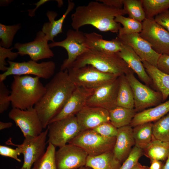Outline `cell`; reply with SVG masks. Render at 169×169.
<instances>
[{"label": "cell", "mask_w": 169, "mask_h": 169, "mask_svg": "<svg viewBox=\"0 0 169 169\" xmlns=\"http://www.w3.org/2000/svg\"><path fill=\"white\" fill-rule=\"evenodd\" d=\"M117 54L126 63L142 82L148 86L153 84L140 58L130 46L122 44L121 50Z\"/></svg>", "instance_id": "obj_21"}, {"label": "cell", "mask_w": 169, "mask_h": 169, "mask_svg": "<svg viewBox=\"0 0 169 169\" xmlns=\"http://www.w3.org/2000/svg\"><path fill=\"white\" fill-rule=\"evenodd\" d=\"M126 14L123 8L108 6L103 3L91 1L87 5L78 6L71 16V26L75 30L90 25L101 32L118 33L121 27L115 17Z\"/></svg>", "instance_id": "obj_2"}, {"label": "cell", "mask_w": 169, "mask_h": 169, "mask_svg": "<svg viewBox=\"0 0 169 169\" xmlns=\"http://www.w3.org/2000/svg\"><path fill=\"white\" fill-rule=\"evenodd\" d=\"M55 147L49 143L44 154L34 164L32 169H57Z\"/></svg>", "instance_id": "obj_33"}, {"label": "cell", "mask_w": 169, "mask_h": 169, "mask_svg": "<svg viewBox=\"0 0 169 169\" xmlns=\"http://www.w3.org/2000/svg\"><path fill=\"white\" fill-rule=\"evenodd\" d=\"M77 169H92L90 167L86 166H83Z\"/></svg>", "instance_id": "obj_51"}, {"label": "cell", "mask_w": 169, "mask_h": 169, "mask_svg": "<svg viewBox=\"0 0 169 169\" xmlns=\"http://www.w3.org/2000/svg\"><path fill=\"white\" fill-rule=\"evenodd\" d=\"M156 67L162 72L169 75V55H161Z\"/></svg>", "instance_id": "obj_43"}, {"label": "cell", "mask_w": 169, "mask_h": 169, "mask_svg": "<svg viewBox=\"0 0 169 169\" xmlns=\"http://www.w3.org/2000/svg\"><path fill=\"white\" fill-rule=\"evenodd\" d=\"M11 2V0H0V5L7 6Z\"/></svg>", "instance_id": "obj_50"}, {"label": "cell", "mask_w": 169, "mask_h": 169, "mask_svg": "<svg viewBox=\"0 0 169 169\" xmlns=\"http://www.w3.org/2000/svg\"><path fill=\"white\" fill-rule=\"evenodd\" d=\"M115 21L123 26L119 29L118 35L140 33L142 30V23L129 17L118 15L115 17Z\"/></svg>", "instance_id": "obj_32"}, {"label": "cell", "mask_w": 169, "mask_h": 169, "mask_svg": "<svg viewBox=\"0 0 169 169\" xmlns=\"http://www.w3.org/2000/svg\"><path fill=\"white\" fill-rule=\"evenodd\" d=\"M142 155L143 150L134 146L119 169H132L138 162L139 159Z\"/></svg>", "instance_id": "obj_37"}, {"label": "cell", "mask_w": 169, "mask_h": 169, "mask_svg": "<svg viewBox=\"0 0 169 169\" xmlns=\"http://www.w3.org/2000/svg\"><path fill=\"white\" fill-rule=\"evenodd\" d=\"M119 77L95 89L87 102L86 105L99 107L109 111L117 106Z\"/></svg>", "instance_id": "obj_16"}, {"label": "cell", "mask_w": 169, "mask_h": 169, "mask_svg": "<svg viewBox=\"0 0 169 169\" xmlns=\"http://www.w3.org/2000/svg\"><path fill=\"white\" fill-rule=\"evenodd\" d=\"M143 155L151 161L166 160L169 153V143L157 140L153 135L151 141L143 149Z\"/></svg>", "instance_id": "obj_27"}, {"label": "cell", "mask_w": 169, "mask_h": 169, "mask_svg": "<svg viewBox=\"0 0 169 169\" xmlns=\"http://www.w3.org/2000/svg\"><path fill=\"white\" fill-rule=\"evenodd\" d=\"M116 138L103 136L90 129L81 131L68 143L80 147L88 156H93L113 150Z\"/></svg>", "instance_id": "obj_7"}, {"label": "cell", "mask_w": 169, "mask_h": 169, "mask_svg": "<svg viewBox=\"0 0 169 169\" xmlns=\"http://www.w3.org/2000/svg\"><path fill=\"white\" fill-rule=\"evenodd\" d=\"M152 131L155 139L169 143V113L153 123Z\"/></svg>", "instance_id": "obj_34"}, {"label": "cell", "mask_w": 169, "mask_h": 169, "mask_svg": "<svg viewBox=\"0 0 169 169\" xmlns=\"http://www.w3.org/2000/svg\"><path fill=\"white\" fill-rule=\"evenodd\" d=\"M88 156L82 148L68 143L56 151L57 169H77L85 166Z\"/></svg>", "instance_id": "obj_14"}, {"label": "cell", "mask_w": 169, "mask_h": 169, "mask_svg": "<svg viewBox=\"0 0 169 169\" xmlns=\"http://www.w3.org/2000/svg\"><path fill=\"white\" fill-rule=\"evenodd\" d=\"M148 166H143L138 162L132 169H148Z\"/></svg>", "instance_id": "obj_48"}, {"label": "cell", "mask_w": 169, "mask_h": 169, "mask_svg": "<svg viewBox=\"0 0 169 169\" xmlns=\"http://www.w3.org/2000/svg\"><path fill=\"white\" fill-rule=\"evenodd\" d=\"M121 165L111 150L97 156H88L85 166L92 169H119Z\"/></svg>", "instance_id": "obj_26"}, {"label": "cell", "mask_w": 169, "mask_h": 169, "mask_svg": "<svg viewBox=\"0 0 169 169\" xmlns=\"http://www.w3.org/2000/svg\"><path fill=\"white\" fill-rule=\"evenodd\" d=\"M100 135L107 137H116L117 128L110 122L103 123L92 129Z\"/></svg>", "instance_id": "obj_39"}, {"label": "cell", "mask_w": 169, "mask_h": 169, "mask_svg": "<svg viewBox=\"0 0 169 169\" xmlns=\"http://www.w3.org/2000/svg\"><path fill=\"white\" fill-rule=\"evenodd\" d=\"M74 3L70 0L68 1L67 8L62 16L59 19L55 20L57 13L54 11H49L46 13L49 22L44 23L41 31L45 34L47 39L54 42V38L63 32L62 26L64 21L69 13L74 9Z\"/></svg>", "instance_id": "obj_23"}, {"label": "cell", "mask_w": 169, "mask_h": 169, "mask_svg": "<svg viewBox=\"0 0 169 169\" xmlns=\"http://www.w3.org/2000/svg\"><path fill=\"white\" fill-rule=\"evenodd\" d=\"M110 122L116 128L130 125L137 113L134 109L117 106L109 111Z\"/></svg>", "instance_id": "obj_29"}, {"label": "cell", "mask_w": 169, "mask_h": 169, "mask_svg": "<svg viewBox=\"0 0 169 169\" xmlns=\"http://www.w3.org/2000/svg\"><path fill=\"white\" fill-rule=\"evenodd\" d=\"M9 64L7 70L0 74V82L4 81L10 75H33L39 78L48 79L53 76L55 69V64L49 61L38 63L30 60L28 61L15 62L7 60Z\"/></svg>", "instance_id": "obj_6"}, {"label": "cell", "mask_w": 169, "mask_h": 169, "mask_svg": "<svg viewBox=\"0 0 169 169\" xmlns=\"http://www.w3.org/2000/svg\"><path fill=\"white\" fill-rule=\"evenodd\" d=\"M117 37L122 44L130 46L142 61L146 62L156 67L161 55L156 52L150 44L140 36L139 33L118 35Z\"/></svg>", "instance_id": "obj_17"}, {"label": "cell", "mask_w": 169, "mask_h": 169, "mask_svg": "<svg viewBox=\"0 0 169 169\" xmlns=\"http://www.w3.org/2000/svg\"><path fill=\"white\" fill-rule=\"evenodd\" d=\"M47 128V143L59 148L68 143L81 131L75 115L50 123Z\"/></svg>", "instance_id": "obj_8"}, {"label": "cell", "mask_w": 169, "mask_h": 169, "mask_svg": "<svg viewBox=\"0 0 169 169\" xmlns=\"http://www.w3.org/2000/svg\"><path fill=\"white\" fill-rule=\"evenodd\" d=\"M94 90L76 86L62 109L49 123L75 115L86 105L88 100Z\"/></svg>", "instance_id": "obj_18"}, {"label": "cell", "mask_w": 169, "mask_h": 169, "mask_svg": "<svg viewBox=\"0 0 169 169\" xmlns=\"http://www.w3.org/2000/svg\"><path fill=\"white\" fill-rule=\"evenodd\" d=\"M13 48L7 49L0 46V70L4 72L8 69V64L5 59L7 58L8 60L13 61L19 55L18 52H14L12 51Z\"/></svg>", "instance_id": "obj_38"}, {"label": "cell", "mask_w": 169, "mask_h": 169, "mask_svg": "<svg viewBox=\"0 0 169 169\" xmlns=\"http://www.w3.org/2000/svg\"><path fill=\"white\" fill-rule=\"evenodd\" d=\"M10 91L4 83L0 82V113L7 110L9 106L11 101L9 99Z\"/></svg>", "instance_id": "obj_40"}, {"label": "cell", "mask_w": 169, "mask_h": 169, "mask_svg": "<svg viewBox=\"0 0 169 169\" xmlns=\"http://www.w3.org/2000/svg\"><path fill=\"white\" fill-rule=\"evenodd\" d=\"M13 123L11 122H3L0 121V130L9 128L12 126Z\"/></svg>", "instance_id": "obj_47"}, {"label": "cell", "mask_w": 169, "mask_h": 169, "mask_svg": "<svg viewBox=\"0 0 169 169\" xmlns=\"http://www.w3.org/2000/svg\"><path fill=\"white\" fill-rule=\"evenodd\" d=\"M123 7L130 18L141 23L146 18L141 0H123Z\"/></svg>", "instance_id": "obj_35"}, {"label": "cell", "mask_w": 169, "mask_h": 169, "mask_svg": "<svg viewBox=\"0 0 169 169\" xmlns=\"http://www.w3.org/2000/svg\"><path fill=\"white\" fill-rule=\"evenodd\" d=\"M153 124L152 122H148L133 127L135 146L143 150L151 141L153 137Z\"/></svg>", "instance_id": "obj_30"}, {"label": "cell", "mask_w": 169, "mask_h": 169, "mask_svg": "<svg viewBox=\"0 0 169 169\" xmlns=\"http://www.w3.org/2000/svg\"><path fill=\"white\" fill-rule=\"evenodd\" d=\"M142 23L140 36L157 53L169 55V32L157 23L154 18H146Z\"/></svg>", "instance_id": "obj_12"}, {"label": "cell", "mask_w": 169, "mask_h": 169, "mask_svg": "<svg viewBox=\"0 0 169 169\" xmlns=\"http://www.w3.org/2000/svg\"><path fill=\"white\" fill-rule=\"evenodd\" d=\"M75 116L81 131L93 129L110 122L109 111L99 107L86 105Z\"/></svg>", "instance_id": "obj_19"}, {"label": "cell", "mask_w": 169, "mask_h": 169, "mask_svg": "<svg viewBox=\"0 0 169 169\" xmlns=\"http://www.w3.org/2000/svg\"><path fill=\"white\" fill-rule=\"evenodd\" d=\"M49 1V0H40L37 3L33 4L36 5V7L34 9H28L27 10V11L28 12V15L31 17L34 16L35 12L37 9L40 6Z\"/></svg>", "instance_id": "obj_46"}, {"label": "cell", "mask_w": 169, "mask_h": 169, "mask_svg": "<svg viewBox=\"0 0 169 169\" xmlns=\"http://www.w3.org/2000/svg\"><path fill=\"white\" fill-rule=\"evenodd\" d=\"M125 76L132 90L134 109L137 113L149 107L156 106L163 102L161 93L142 84L135 77L132 70Z\"/></svg>", "instance_id": "obj_10"}, {"label": "cell", "mask_w": 169, "mask_h": 169, "mask_svg": "<svg viewBox=\"0 0 169 169\" xmlns=\"http://www.w3.org/2000/svg\"><path fill=\"white\" fill-rule=\"evenodd\" d=\"M87 65L118 77L132 70L117 53H105L91 49L79 56L71 67L78 68Z\"/></svg>", "instance_id": "obj_4"}, {"label": "cell", "mask_w": 169, "mask_h": 169, "mask_svg": "<svg viewBox=\"0 0 169 169\" xmlns=\"http://www.w3.org/2000/svg\"><path fill=\"white\" fill-rule=\"evenodd\" d=\"M48 129H47L38 136L24 138L20 144L13 143L11 139L6 142L7 145H11L19 148L23 156V162L20 169H32L34 163L45 151L47 143Z\"/></svg>", "instance_id": "obj_11"}, {"label": "cell", "mask_w": 169, "mask_h": 169, "mask_svg": "<svg viewBox=\"0 0 169 169\" xmlns=\"http://www.w3.org/2000/svg\"><path fill=\"white\" fill-rule=\"evenodd\" d=\"M105 4L112 7L122 9L123 6V0H97Z\"/></svg>", "instance_id": "obj_44"}, {"label": "cell", "mask_w": 169, "mask_h": 169, "mask_svg": "<svg viewBox=\"0 0 169 169\" xmlns=\"http://www.w3.org/2000/svg\"><path fill=\"white\" fill-rule=\"evenodd\" d=\"M67 69L70 78L76 86L92 90L119 77L102 72L90 65L78 68L71 67Z\"/></svg>", "instance_id": "obj_5"}, {"label": "cell", "mask_w": 169, "mask_h": 169, "mask_svg": "<svg viewBox=\"0 0 169 169\" xmlns=\"http://www.w3.org/2000/svg\"><path fill=\"white\" fill-rule=\"evenodd\" d=\"M155 21L169 32V9L156 16Z\"/></svg>", "instance_id": "obj_42"}, {"label": "cell", "mask_w": 169, "mask_h": 169, "mask_svg": "<svg viewBox=\"0 0 169 169\" xmlns=\"http://www.w3.org/2000/svg\"><path fill=\"white\" fill-rule=\"evenodd\" d=\"M45 34L41 31H38L34 40L25 43H16L13 49H16L19 55H28L31 60H38L50 58L54 54L50 49Z\"/></svg>", "instance_id": "obj_15"}, {"label": "cell", "mask_w": 169, "mask_h": 169, "mask_svg": "<svg viewBox=\"0 0 169 169\" xmlns=\"http://www.w3.org/2000/svg\"><path fill=\"white\" fill-rule=\"evenodd\" d=\"M21 27V24L18 23L7 25L0 23V46L9 49L12 46L14 38Z\"/></svg>", "instance_id": "obj_36"}, {"label": "cell", "mask_w": 169, "mask_h": 169, "mask_svg": "<svg viewBox=\"0 0 169 169\" xmlns=\"http://www.w3.org/2000/svg\"><path fill=\"white\" fill-rule=\"evenodd\" d=\"M116 137L113 151L115 157L122 163L135 145L132 127L128 125L118 128Z\"/></svg>", "instance_id": "obj_20"}, {"label": "cell", "mask_w": 169, "mask_h": 169, "mask_svg": "<svg viewBox=\"0 0 169 169\" xmlns=\"http://www.w3.org/2000/svg\"><path fill=\"white\" fill-rule=\"evenodd\" d=\"M119 80L117 106L134 109V101L132 90L125 75L119 77Z\"/></svg>", "instance_id": "obj_28"}, {"label": "cell", "mask_w": 169, "mask_h": 169, "mask_svg": "<svg viewBox=\"0 0 169 169\" xmlns=\"http://www.w3.org/2000/svg\"><path fill=\"white\" fill-rule=\"evenodd\" d=\"M21 154L20 149L18 147L13 149L7 146H0V155L1 156L12 158L18 162H21V160L18 156Z\"/></svg>", "instance_id": "obj_41"}, {"label": "cell", "mask_w": 169, "mask_h": 169, "mask_svg": "<svg viewBox=\"0 0 169 169\" xmlns=\"http://www.w3.org/2000/svg\"><path fill=\"white\" fill-rule=\"evenodd\" d=\"M76 87L67 69L58 72L45 86L44 94L34 107L44 129L60 111Z\"/></svg>", "instance_id": "obj_1"}, {"label": "cell", "mask_w": 169, "mask_h": 169, "mask_svg": "<svg viewBox=\"0 0 169 169\" xmlns=\"http://www.w3.org/2000/svg\"><path fill=\"white\" fill-rule=\"evenodd\" d=\"M40 78L29 75L13 76L9 95L12 108L26 110L34 107L45 90Z\"/></svg>", "instance_id": "obj_3"}, {"label": "cell", "mask_w": 169, "mask_h": 169, "mask_svg": "<svg viewBox=\"0 0 169 169\" xmlns=\"http://www.w3.org/2000/svg\"><path fill=\"white\" fill-rule=\"evenodd\" d=\"M151 165L148 169H162L164 164L161 161L154 160L151 161Z\"/></svg>", "instance_id": "obj_45"}, {"label": "cell", "mask_w": 169, "mask_h": 169, "mask_svg": "<svg viewBox=\"0 0 169 169\" xmlns=\"http://www.w3.org/2000/svg\"><path fill=\"white\" fill-rule=\"evenodd\" d=\"M50 48L60 47L67 51L68 57L63 61L60 69L64 71L71 67L77 59L88 50L84 33L79 30H69L64 40L49 44Z\"/></svg>", "instance_id": "obj_9"}, {"label": "cell", "mask_w": 169, "mask_h": 169, "mask_svg": "<svg viewBox=\"0 0 169 169\" xmlns=\"http://www.w3.org/2000/svg\"><path fill=\"white\" fill-rule=\"evenodd\" d=\"M145 70L154 86L161 94L163 101L169 96V75L147 62L142 61Z\"/></svg>", "instance_id": "obj_25"}, {"label": "cell", "mask_w": 169, "mask_h": 169, "mask_svg": "<svg viewBox=\"0 0 169 169\" xmlns=\"http://www.w3.org/2000/svg\"><path fill=\"white\" fill-rule=\"evenodd\" d=\"M146 18H154L169 9V0H141Z\"/></svg>", "instance_id": "obj_31"}, {"label": "cell", "mask_w": 169, "mask_h": 169, "mask_svg": "<svg viewBox=\"0 0 169 169\" xmlns=\"http://www.w3.org/2000/svg\"><path fill=\"white\" fill-rule=\"evenodd\" d=\"M169 113V100L136 113L130 125L132 127L160 119Z\"/></svg>", "instance_id": "obj_24"}, {"label": "cell", "mask_w": 169, "mask_h": 169, "mask_svg": "<svg viewBox=\"0 0 169 169\" xmlns=\"http://www.w3.org/2000/svg\"><path fill=\"white\" fill-rule=\"evenodd\" d=\"M162 169H169V153Z\"/></svg>", "instance_id": "obj_49"}, {"label": "cell", "mask_w": 169, "mask_h": 169, "mask_svg": "<svg viewBox=\"0 0 169 169\" xmlns=\"http://www.w3.org/2000/svg\"><path fill=\"white\" fill-rule=\"evenodd\" d=\"M8 115L20 128L25 138L37 136L43 131L42 123L34 107L26 110L12 108Z\"/></svg>", "instance_id": "obj_13"}, {"label": "cell", "mask_w": 169, "mask_h": 169, "mask_svg": "<svg viewBox=\"0 0 169 169\" xmlns=\"http://www.w3.org/2000/svg\"><path fill=\"white\" fill-rule=\"evenodd\" d=\"M87 45L89 49L108 53H116L121 49L122 44L117 37L111 40L103 39L95 32L84 33Z\"/></svg>", "instance_id": "obj_22"}]
</instances>
